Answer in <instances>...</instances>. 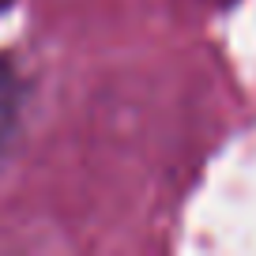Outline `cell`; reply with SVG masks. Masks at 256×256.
Instances as JSON below:
<instances>
[{"instance_id": "obj_1", "label": "cell", "mask_w": 256, "mask_h": 256, "mask_svg": "<svg viewBox=\"0 0 256 256\" xmlns=\"http://www.w3.org/2000/svg\"><path fill=\"white\" fill-rule=\"evenodd\" d=\"M19 80L8 64L0 60V151L12 144V132H16V120H19Z\"/></svg>"}, {"instance_id": "obj_2", "label": "cell", "mask_w": 256, "mask_h": 256, "mask_svg": "<svg viewBox=\"0 0 256 256\" xmlns=\"http://www.w3.org/2000/svg\"><path fill=\"white\" fill-rule=\"evenodd\" d=\"M4 4H8V0H0V8H4Z\"/></svg>"}]
</instances>
